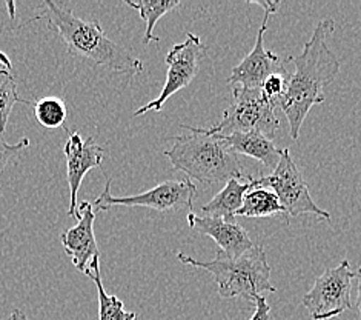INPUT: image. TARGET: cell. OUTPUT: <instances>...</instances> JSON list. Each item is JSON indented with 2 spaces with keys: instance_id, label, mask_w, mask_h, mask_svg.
Segmentation results:
<instances>
[{
  "instance_id": "6da1fadb",
  "label": "cell",
  "mask_w": 361,
  "mask_h": 320,
  "mask_svg": "<svg viewBox=\"0 0 361 320\" xmlns=\"http://www.w3.org/2000/svg\"><path fill=\"white\" fill-rule=\"evenodd\" d=\"M335 31V20L323 19L317 23L312 37L303 51L289 60L295 66L290 74L286 93L279 105L289 122L292 141L300 137V129L314 105L324 102V86L335 81L340 73V62L328 45V37Z\"/></svg>"
},
{
  "instance_id": "7a4b0ae2",
  "label": "cell",
  "mask_w": 361,
  "mask_h": 320,
  "mask_svg": "<svg viewBox=\"0 0 361 320\" xmlns=\"http://www.w3.org/2000/svg\"><path fill=\"white\" fill-rule=\"evenodd\" d=\"M40 14L34 20H47L48 27L62 39L71 56L91 60L109 71L140 74L143 64L125 47L111 40L99 20H83L70 6L47 0L40 6Z\"/></svg>"
},
{
  "instance_id": "3957f363",
  "label": "cell",
  "mask_w": 361,
  "mask_h": 320,
  "mask_svg": "<svg viewBox=\"0 0 361 320\" xmlns=\"http://www.w3.org/2000/svg\"><path fill=\"white\" fill-rule=\"evenodd\" d=\"M174 145L163 154L173 163L174 170L183 171L189 179L203 185L220 184L231 179H245L237 154L214 136L192 133L171 137Z\"/></svg>"
},
{
  "instance_id": "277c9868",
  "label": "cell",
  "mask_w": 361,
  "mask_h": 320,
  "mask_svg": "<svg viewBox=\"0 0 361 320\" xmlns=\"http://www.w3.org/2000/svg\"><path fill=\"white\" fill-rule=\"evenodd\" d=\"M177 257L185 265L209 271L223 299L237 297L255 304V299L262 296L263 291L275 292V287L271 282V266L264 249L259 245H254L235 259L216 257L214 261L202 262L183 253H178Z\"/></svg>"
},
{
  "instance_id": "5b68a950",
  "label": "cell",
  "mask_w": 361,
  "mask_h": 320,
  "mask_svg": "<svg viewBox=\"0 0 361 320\" xmlns=\"http://www.w3.org/2000/svg\"><path fill=\"white\" fill-rule=\"evenodd\" d=\"M277 105L264 96L262 90H246L234 86V102L223 112V119L211 128L180 125L191 133L204 136H228L234 133H257L268 139L280 129V120L275 112Z\"/></svg>"
},
{
  "instance_id": "8992f818",
  "label": "cell",
  "mask_w": 361,
  "mask_h": 320,
  "mask_svg": "<svg viewBox=\"0 0 361 320\" xmlns=\"http://www.w3.org/2000/svg\"><path fill=\"white\" fill-rule=\"evenodd\" d=\"M252 186H263L277 194L279 201L286 213V222L290 218L302 214H315L320 219L331 220L332 215L322 210L311 197L306 180L292 160L289 150H283L281 159L269 176L252 179Z\"/></svg>"
},
{
  "instance_id": "52a82bcc",
  "label": "cell",
  "mask_w": 361,
  "mask_h": 320,
  "mask_svg": "<svg viewBox=\"0 0 361 320\" xmlns=\"http://www.w3.org/2000/svg\"><path fill=\"white\" fill-rule=\"evenodd\" d=\"M197 186L192 180L186 177L182 180H166L156 185L148 191L135 196L116 197L111 194V179L106 180L103 193L94 201V211H109L114 206H145L156 211H180L183 208L191 210Z\"/></svg>"
},
{
  "instance_id": "ba28073f",
  "label": "cell",
  "mask_w": 361,
  "mask_h": 320,
  "mask_svg": "<svg viewBox=\"0 0 361 320\" xmlns=\"http://www.w3.org/2000/svg\"><path fill=\"white\" fill-rule=\"evenodd\" d=\"M354 279L355 273L350 270V263L341 261L315 280L311 291L302 299L303 307L314 320L338 317L352 307L350 291Z\"/></svg>"
},
{
  "instance_id": "9c48e42d",
  "label": "cell",
  "mask_w": 361,
  "mask_h": 320,
  "mask_svg": "<svg viewBox=\"0 0 361 320\" xmlns=\"http://www.w3.org/2000/svg\"><path fill=\"white\" fill-rule=\"evenodd\" d=\"M204 54L206 47L203 45L200 37L194 32H188L186 40L174 45L165 57L168 73L165 85H163L159 97L137 109L134 112V116H143L148 111H161V108L165 107V103L171 96H174L180 90L186 88V86L194 81L197 71H199L200 60L204 57Z\"/></svg>"
},
{
  "instance_id": "30bf717a",
  "label": "cell",
  "mask_w": 361,
  "mask_h": 320,
  "mask_svg": "<svg viewBox=\"0 0 361 320\" xmlns=\"http://www.w3.org/2000/svg\"><path fill=\"white\" fill-rule=\"evenodd\" d=\"M68 134L70 137H68L63 148L66 159V180L68 186H70V210H68V214L77 219L79 218L77 194H79L82 180L91 170L102 168L105 150L94 142L92 137L83 141L77 131H68Z\"/></svg>"
},
{
  "instance_id": "8fae6325",
  "label": "cell",
  "mask_w": 361,
  "mask_h": 320,
  "mask_svg": "<svg viewBox=\"0 0 361 320\" xmlns=\"http://www.w3.org/2000/svg\"><path fill=\"white\" fill-rule=\"evenodd\" d=\"M269 16L264 14L262 27L257 32L254 48L251 49L242 62L232 68V73L228 77V83L240 85L246 90H260L263 82L274 73L285 68V64L280 62L277 54L264 48V32L268 30Z\"/></svg>"
},
{
  "instance_id": "7c38bea8",
  "label": "cell",
  "mask_w": 361,
  "mask_h": 320,
  "mask_svg": "<svg viewBox=\"0 0 361 320\" xmlns=\"http://www.w3.org/2000/svg\"><path fill=\"white\" fill-rule=\"evenodd\" d=\"M80 210L77 225L60 235V240L65 248V253L71 259L73 265L80 273H87L94 259L100 257L99 245L94 235V220H96V211L92 203L85 201L77 206Z\"/></svg>"
},
{
  "instance_id": "4fadbf2b",
  "label": "cell",
  "mask_w": 361,
  "mask_h": 320,
  "mask_svg": "<svg viewBox=\"0 0 361 320\" xmlns=\"http://www.w3.org/2000/svg\"><path fill=\"white\" fill-rule=\"evenodd\" d=\"M188 225L189 228L199 231L200 235L216 240L219 247L217 257L235 259L254 247V242L249 237L247 231L237 222L189 213Z\"/></svg>"
},
{
  "instance_id": "5bb4252c",
  "label": "cell",
  "mask_w": 361,
  "mask_h": 320,
  "mask_svg": "<svg viewBox=\"0 0 361 320\" xmlns=\"http://www.w3.org/2000/svg\"><path fill=\"white\" fill-rule=\"evenodd\" d=\"M214 137L225 142L232 153L249 155V158L262 162L266 168L272 171L277 168L283 154V150L279 148L272 139L257 133H234Z\"/></svg>"
},
{
  "instance_id": "9a60e30c",
  "label": "cell",
  "mask_w": 361,
  "mask_h": 320,
  "mask_svg": "<svg viewBox=\"0 0 361 320\" xmlns=\"http://www.w3.org/2000/svg\"><path fill=\"white\" fill-rule=\"evenodd\" d=\"M252 179V176H247L246 182H242V179L228 180L221 191L203 206L202 213L208 215V218H219L229 222H235L237 213L243 206L246 193L254 188Z\"/></svg>"
},
{
  "instance_id": "2e32d148",
  "label": "cell",
  "mask_w": 361,
  "mask_h": 320,
  "mask_svg": "<svg viewBox=\"0 0 361 320\" xmlns=\"http://www.w3.org/2000/svg\"><path fill=\"white\" fill-rule=\"evenodd\" d=\"M85 275L96 283V288L99 292V307H100L99 320H139V314L126 311L122 300L116 296H111V294L105 291V287H103V282H102V274H100V257L94 259L87 273H85Z\"/></svg>"
},
{
  "instance_id": "e0dca14e",
  "label": "cell",
  "mask_w": 361,
  "mask_h": 320,
  "mask_svg": "<svg viewBox=\"0 0 361 320\" xmlns=\"http://www.w3.org/2000/svg\"><path fill=\"white\" fill-rule=\"evenodd\" d=\"M279 214L286 215L277 194L263 186L249 189L245 196L242 210L237 213V215H245V218H269V215Z\"/></svg>"
},
{
  "instance_id": "ac0fdd59",
  "label": "cell",
  "mask_w": 361,
  "mask_h": 320,
  "mask_svg": "<svg viewBox=\"0 0 361 320\" xmlns=\"http://www.w3.org/2000/svg\"><path fill=\"white\" fill-rule=\"evenodd\" d=\"M125 4L139 11L140 17L146 22V31L143 37L145 45L151 42H160V37L154 36V28H156L159 19L180 6L178 0H139V2L126 0Z\"/></svg>"
},
{
  "instance_id": "d6986e66",
  "label": "cell",
  "mask_w": 361,
  "mask_h": 320,
  "mask_svg": "<svg viewBox=\"0 0 361 320\" xmlns=\"http://www.w3.org/2000/svg\"><path fill=\"white\" fill-rule=\"evenodd\" d=\"M30 105L34 108V116L37 122L48 129H56L65 126L68 109L65 100L60 97H42L39 100L30 102Z\"/></svg>"
},
{
  "instance_id": "ffe728a7",
  "label": "cell",
  "mask_w": 361,
  "mask_h": 320,
  "mask_svg": "<svg viewBox=\"0 0 361 320\" xmlns=\"http://www.w3.org/2000/svg\"><path fill=\"white\" fill-rule=\"evenodd\" d=\"M27 103L28 100H23L19 97L16 85V77L8 70H0V136L5 133L8 126V120L16 103Z\"/></svg>"
},
{
  "instance_id": "44dd1931",
  "label": "cell",
  "mask_w": 361,
  "mask_h": 320,
  "mask_svg": "<svg viewBox=\"0 0 361 320\" xmlns=\"http://www.w3.org/2000/svg\"><path fill=\"white\" fill-rule=\"evenodd\" d=\"M289 77H290V74L288 73L286 66H285L283 70L271 74L268 79L263 82L260 90L272 103L279 105V100L283 97V94L286 93Z\"/></svg>"
},
{
  "instance_id": "7402d4cb",
  "label": "cell",
  "mask_w": 361,
  "mask_h": 320,
  "mask_svg": "<svg viewBox=\"0 0 361 320\" xmlns=\"http://www.w3.org/2000/svg\"><path fill=\"white\" fill-rule=\"evenodd\" d=\"M30 146V139L23 137L19 143H8L4 136H0V174L5 171V168L10 165V162L19 158L22 151H25Z\"/></svg>"
},
{
  "instance_id": "603a6c76",
  "label": "cell",
  "mask_w": 361,
  "mask_h": 320,
  "mask_svg": "<svg viewBox=\"0 0 361 320\" xmlns=\"http://www.w3.org/2000/svg\"><path fill=\"white\" fill-rule=\"evenodd\" d=\"M249 320H271V307L263 296L255 299V313Z\"/></svg>"
},
{
  "instance_id": "cb8c5ba5",
  "label": "cell",
  "mask_w": 361,
  "mask_h": 320,
  "mask_svg": "<svg viewBox=\"0 0 361 320\" xmlns=\"http://www.w3.org/2000/svg\"><path fill=\"white\" fill-rule=\"evenodd\" d=\"M249 4H254V5H259V6H262L263 10H264V13H266V16H272V14H275L277 13V10H279V6L281 5L279 0H251V2Z\"/></svg>"
},
{
  "instance_id": "d4e9b609",
  "label": "cell",
  "mask_w": 361,
  "mask_h": 320,
  "mask_svg": "<svg viewBox=\"0 0 361 320\" xmlns=\"http://www.w3.org/2000/svg\"><path fill=\"white\" fill-rule=\"evenodd\" d=\"M355 279H357V308H358V314L361 317V266L355 271Z\"/></svg>"
},
{
  "instance_id": "484cf974",
  "label": "cell",
  "mask_w": 361,
  "mask_h": 320,
  "mask_svg": "<svg viewBox=\"0 0 361 320\" xmlns=\"http://www.w3.org/2000/svg\"><path fill=\"white\" fill-rule=\"evenodd\" d=\"M0 64H2L8 71H11L13 70V64H11V60H10V57H8L2 49H0Z\"/></svg>"
},
{
  "instance_id": "4316f807",
  "label": "cell",
  "mask_w": 361,
  "mask_h": 320,
  "mask_svg": "<svg viewBox=\"0 0 361 320\" xmlns=\"http://www.w3.org/2000/svg\"><path fill=\"white\" fill-rule=\"evenodd\" d=\"M8 320H28V317H27V314L23 313L22 309H19V308H16L13 313H11V316H10V319Z\"/></svg>"
}]
</instances>
